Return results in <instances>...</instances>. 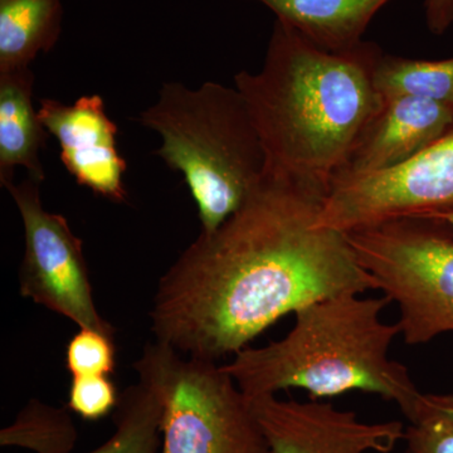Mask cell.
Wrapping results in <instances>:
<instances>
[{
	"mask_svg": "<svg viewBox=\"0 0 453 453\" xmlns=\"http://www.w3.org/2000/svg\"><path fill=\"white\" fill-rule=\"evenodd\" d=\"M326 192L266 173L234 216L201 232L160 279L157 342L217 362L303 306L377 290L347 234L319 226Z\"/></svg>",
	"mask_w": 453,
	"mask_h": 453,
	"instance_id": "1",
	"label": "cell"
},
{
	"mask_svg": "<svg viewBox=\"0 0 453 453\" xmlns=\"http://www.w3.org/2000/svg\"><path fill=\"white\" fill-rule=\"evenodd\" d=\"M381 55L365 41L321 49L276 19L264 67L234 76L266 151L267 173L327 193L383 103L374 82Z\"/></svg>",
	"mask_w": 453,
	"mask_h": 453,
	"instance_id": "2",
	"label": "cell"
},
{
	"mask_svg": "<svg viewBox=\"0 0 453 453\" xmlns=\"http://www.w3.org/2000/svg\"><path fill=\"white\" fill-rule=\"evenodd\" d=\"M388 297L340 295L295 312L288 335L266 347L244 348L225 371L246 396L300 388L311 399L362 390L395 402L405 417L421 392L410 372L389 357L401 334L398 324L381 320Z\"/></svg>",
	"mask_w": 453,
	"mask_h": 453,
	"instance_id": "3",
	"label": "cell"
},
{
	"mask_svg": "<svg viewBox=\"0 0 453 453\" xmlns=\"http://www.w3.org/2000/svg\"><path fill=\"white\" fill-rule=\"evenodd\" d=\"M138 121L162 138L155 154L183 174L202 232L211 234L234 216L266 175V151L235 88L165 82Z\"/></svg>",
	"mask_w": 453,
	"mask_h": 453,
	"instance_id": "4",
	"label": "cell"
},
{
	"mask_svg": "<svg viewBox=\"0 0 453 453\" xmlns=\"http://www.w3.org/2000/svg\"><path fill=\"white\" fill-rule=\"evenodd\" d=\"M345 234L377 290L398 306L408 345L453 333V234L445 223L403 217Z\"/></svg>",
	"mask_w": 453,
	"mask_h": 453,
	"instance_id": "5",
	"label": "cell"
},
{
	"mask_svg": "<svg viewBox=\"0 0 453 453\" xmlns=\"http://www.w3.org/2000/svg\"><path fill=\"white\" fill-rule=\"evenodd\" d=\"M163 401L159 453H270L249 399L211 360L188 357L169 345H146L135 363Z\"/></svg>",
	"mask_w": 453,
	"mask_h": 453,
	"instance_id": "6",
	"label": "cell"
},
{
	"mask_svg": "<svg viewBox=\"0 0 453 453\" xmlns=\"http://www.w3.org/2000/svg\"><path fill=\"white\" fill-rule=\"evenodd\" d=\"M449 211H453V127L392 168L334 178L316 225L349 234L389 219Z\"/></svg>",
	"mask_w": 453,
	"mask_h": 453,
	"instance_id": "7",
	"label": "cell"
},
{
	"mask_svg": "<svg viewBox=\"0 0 453 453\" xmlns=\"http://www.w3.org/2000/svg\"><path fill=\"white\" fill-rule=\"evenodd\" d=\"M40 186V181L27 177L20 183L12 181L4 187L14 199L25 226L20 294L70 319L82 329L115 336V329L98 314L95 305L82 241L64 216L44 210Z\"/></svg>",
	"mask_w": 453,
	"mask_h": 453,
	"instance_id": "8",
	"label": "cell"
},
{
	"mask_svg": "<svg viewBox=\"0 0 453 453\" xmlns=\"http://www.w3.org/2000/svg\"><path fill=\"white\" fill-rule=\"evenodd\" d=\"M270 453H389L404 438L399 421L366 423L333 404L247 396Z\"/></svg>",
	"mask_w": 453,
	"mask_h": 453,
	"instance_id": "9",
	"label": "cell"
},
{
	"mask_svg": "<svg viewBox=\"0 0 453 453\" xmlns=\"http://www.w3.org/2000/svg\"><path fill=\"white\" fill-rule=\"evenodd\" d=\"M38 116L61 146L65 168L79 186L107 201L125 203L127 164L119 153L118 125L109 118L100 95H85L73 105L42 98Z\"/></svg>",
	"mask_w": 453,
	"mask_h": 453,
	"instance_id": "10",
	"label": "cell"
},
{
	"mask_svg": "<svg viewBox=\"0 0 453 453\" xmlns=\"http://www.w3.org/2000/svg\"><path fill=\"white\" fill-rule=\"evenodd\" d=\"M453 127V107L426 98L383 96L377 113L357 140L342 172L334 178L392 168L436 142Z\"/></svg>",
	"mask_w": 453,
	"mask_h": 453,
	"instance_id": "11",
	"label": "cell"
},
{
	"mask_svg": "<svg viewBox=\"0 0 453 453\" xmlns=\"http://www.w3.org/2000/svg\"><path fill=\"white\" fill-rule=\"evenodd\" d=\"M35 73L31 68L0 73V184L14 181V170L22 166L28 177L46 179L41 151L50 134L33 107Z\"/></svg>",
	"mask_w": 453,
	"mask_h": 453,
	"instance_id": "12",
	"label": "cell"
},
{
	"mask_svg": "<svg viewBox=\"0 0 453 453\" xmlns=\"http://www.w3.org/2000/svg\"><path fill=\"white\" fill-rule=\"evenodd\" d=\"M316 46L353 49L381 8L392 0H255Z\"/></svg>",
	"mask_w": 453,
	"mask_h": 453,
	"instance_id": "13",
	"label": "cell"
},
{
	"mask_svg": "<svg viewBox=\"0 0 453 453\" xmlns=\"http://www.w3.org/2000/svg\"><path fill=\"white\" fill-rule=\"evenodd\" d=\"M62 19V0H0V73L29 67L55 49Z\"/></svg>",
	"mask_w": 453,
	"mask_h": 453,
	"instance_id": "14",
	"label": "cell"
},
{
	"mask_svg": "<svg viewBox=\"0 0 453 453\" xmlns=\"http://www.w3.org/2000/svg\"><path fill=\"white\" fill-rule=\"evenodd\" d=\"M163 401L146 375L120 395L113 412L115 432L88 453H159L162 447Z\"/></svg>",
	"mask_w": 453,
	"mask_h": 453,
	"instance_id": "15",
	"label": "cell"
},
{
	"mask_svg": "<svg viewBox=\"0 0 453 453\" xmlns=\"http://www.w3.org/2000/svg\"><path fill=\"white\" fill-rule=\"evenodd\" d=\"M374 82L381 96H414L453 107V57L426 61L381 55Z\"/></svg>",
	"mask_w": 453,
	"mask_h": 453,
	"instance_id": "16",
	"label": "cell"
},
{
	"mask_svg": "<svg viewBox=\"0 0 453 453\" xmlns=\"http://www.w3.org/2000/svg\"><path fill=\"white\" fill-rule=\"evenodd\" d=\"M77 431L70 414L32 402L19 413L13 425L0 434V445L18 446L37 453H71Z\"/></svg>",
	"mask_w": 453,
	"mask_h": 453,
	"instance_id": "17",
	"label": "cell"
},
{
	"mask_svg": "<svg viewBox=\"0 0 453 453\" xmlns=\"http://www.w3.org/2000/svg\"><path fill=\"white\" fill-rule=\"evenodd\" d=\"M407 419L405 453H453V395L421 393Z\"/></svg>",
	"mask_w": 453,
	"mask_h": 453,
	"instance_id": "18",
	"label": "cell"
},
{
	"mask_svg": "<svg viewBox=\"0 0 453 453\" xmlns=\"http://www.w3.org/2000/svg\"><path fill=\"white\" fill-rule=\"evenodd\" d=\"M65 366L73 377L112 374L116 368L115 336L80 327L68 342Z\"/></svg>",
	"mask_w": 453,
	"mask_h": 453,
	"instance_id": "19",
	"label": "cell"
},
{
	"mask_svg": "<svg viewBox=\"0 0 453 453\" xmlns=\"http://www.w3.org/2000/svg\"><path fill=\"white\" fill-rule=\"evenodd\" d=\"M120 395L109 375L73 377L68 392V410L85 421H100L115 412Z\"/></svg>",
	"mask_w": 453,
	"mask_h": 453,
	"instance_id": "20",
	"label": "cell"
},
{
	"mask_svg": "<svg viewBox=\"0 0 453 453\" xmlns=\"http://www.w3.org/2000/svg\"><path fill=\"white\" fill-rule=\"evenodd\" d=\"M425 14L428 31L445 35L453 26V0H425Z\"/></svg>",
	"mask_w": 453,
	"mask_h": 453,
	"instance_id": "21",
	"label": "cell"
},
{
	"mask_svg": "<svg viewBox=\"0 0 453 453\" xmlns=\"http://www.w3.org/2000/svg\"><path fill=\"white\" fill-rule=\"evenodd\" d=\"M426 219L441 220V222L445 223V225L449 226V231H451L453 234V211H449V213L432 214V216H426Z\"/></svg>",
	"mask_w": 453,
	"mask_h": 453,
	"instance_id": "22",
	"label": "cell"
}]
</instances>
